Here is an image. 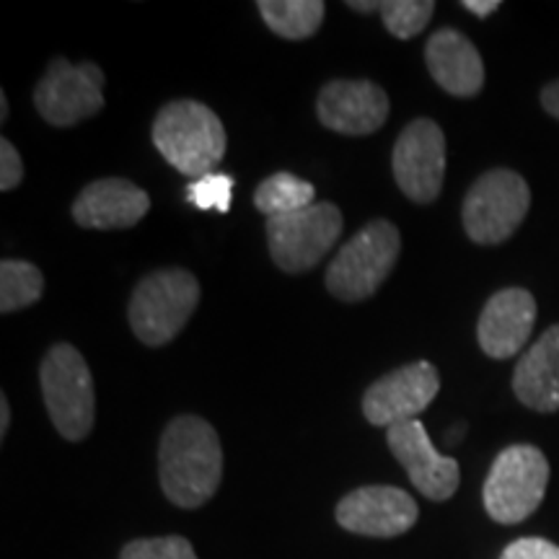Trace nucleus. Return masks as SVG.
<instances>
[{"label": "nucleus", "instance_id": "nucleus-26", "mask_svg": "<svg viewBox=\"0 0 559 559\" xmlns=\"http://www.w3.org/2000/svg\"><path fill=\"white\" fill-rule=\"evenodd\" d=\"M21 179H24V164H21L16 145L9 138H3L0 140V190H16Z\"/></svg>", "mask_w": 559, "mask_h": 559}, {"label": "nucleus", "instance_id": "nucleus-6", "mask_svg": "<svg viewBox=\"0 0 559 559\" xmlns=\"http://www.w3.org/2000/svg\"><path fill=\"white\" fill-rule=\"evenodd\" d=\"M549 487V461L536 445H508L498 453L487 474L481 500L492 521L513 523L526 521L542 506Z\"/></svg>", "mask_w": 559, "mask_h": 559}, {"label": "nucleus", "instance_id": "nucleus-9", "mask_svg": "<svg viewBox=\"0 0 559 559\" xmlns=\"http://www.w3.org/2000/svg\"><path fill=\"white\" fill-rule=\"evenodd\" d=\"M34 107L52 128H73L104 107V73L94 62L52 60L34 88Z\"/></svg>", "mask_w": 559, "mask_h": 559}, {"label": "nucleus", "instance_id": "nucleus-20", "mask_svg": "<svg viewBox=\"0 0 559 559\" xmlns=\"http://www.w3.org/2000/svg\"><path fill=\"white\" fill-rule=\"evenodd\" d=\"M313 202H317V190H313L311 181L288 171L272 174L254 192V205L267 218L298 213V210L311 207Z\"/></svg>", "mask_w": 559, "mask_h": 559}, {"label": "nucleus", "instance_id": "nucleus-15", "mask_svg": "<svg viewBox=\"0 0 559 559\" xmlns=\"http://www.w3.org/2000/svg\"><path fill=\"white\" fill-rule=\"evenodd\" d=\"M536 321V300L523 288H506L495 293L481 309L477 337L485 355L495 360H508L521 353Z\"/></svg>", "mask_w": 559, "mask_h": 559}, {"label": "nucleus", "instance_id": "nucleus-23", "mask_svg": "<svg viewBox=\"0 0 559 559\" xmlns=\"http://www.w3.org/2000/svg\"><path fill=\"white\" fill-rule=\"evenodd\" d=\"M234 177L230 174H205V177L192 179L187 185V202L198 210H218V213H228L230 200H234Z\"/></svg>", "mask_w": 559, "mask_h": 559}, {"label": "nucleus", "instance_id": "nucleus-3", "mask_svg": "<svg viewBox=\"0 0 559 559\" xmlns=\"http://www.w3.org/2000/svg\"><path fill=\"white\" fill-rule=\"evenodd\" d=\"M200 304V283L190 270L171 267L145 275L130 300V326L148 347H164L185 330Z\"/></svg>", "mask_w": 559, "mask_h": 559}, {"label": "nucleus", "instance_id": "nucleus-13", "mask_svg": "<svg viewBox=\"0 0 559 559\" xmlns=\"http://www.w3.org/2000/svg\"><path fill=\"white\" fill-rule=\"evenodd\" d=\"M386 443L391 453H394V459L409 474L412 485L425 498L443 502L456 495L461 481L459 461L451 456H440L419 419L391 425L386 430Z\"/></svg>", "mask_w": 559, "mask_h": 559}, {"label": "nucleus", "instance_id": "nucleus-14", "mask_svg": "<svg viewBox=\"0 0 559 559\" xmlns=\"http://www.w3.org/2000/svg\"><path fill=\"white\" fill-rule=\"evenodd\" d=\"M317 115L340 135H373L389 117V94L373 81H332L321 88Z\"/></svg>", "mask_w": 559, "mask_h": 559}, {"label": "nucleus", "instance_id": "nucleus-8", "mask_svg": "<svg viewBox=\"0 0 559 559\" xmlns=\"http://www.w3.org/2000/svg\"><path fill=\"white\" fill-rule=\"evenodd\" d=\"M340 207L334 202H313L290 215L267 218V243L272 262L283 272H306L324 260L342 236Z\"/></svg>", "mask_w": 559, "mask_h": 559}, {"label": "nucleus", "instance_id": "nucleus-5", "mask_svg": "<svg viewBox=\"0 0 559 559\" xmlns=\"http://www.w3.org/2000/svg\"><path fill=\"white\" fill-rule=\"evenodd\" d=\"M400 251V228L389 221H370L326 267V290L345 304L370 298L394 270Z\"/></svg>", "mask_w": 559, "mask_h": 559}, {"label": "nucleus", "instance_id": "nucleus-16", "mask_svg": "<svg viewBox=\"0 0 559 559\" xmlns=\"http://www.w3.org/2000/svg\"><path fill=\"white\" fill-rule=\"evenodd\" d=\"M151 210L148 192L140 190L130 179L109 177L91 181L73 202V221L83 228L115 230L132 228Z\"/></svg>", "mask_w": 559, "mask_h": 559}, {"label": "nucleus", "instance_id": "nucleus-19", "mask_svg": "<svg viewBox=\"0 0 559 559\" xmlns=\"http://www.w3.org/2000/svg\"><path fill=\"white\" fill-rule=\"evenodd\" d=\"M267 26L283 39H309L319 32L326 5L321 0H260Z\"/></svg>", "mask_w": 559, "mask_h": 559}, {"label": "nucleus", "instance_id": "nucleus-30", "mask_svg": "<svg viewBox=\"0 0 559 559\" xmlns=\"http://www.w3.org/2000/svg\"><path fill=\"white\" fill-rule=\"evenodd\" d=\"M0 120H9V96L0 94Z\"/></svg>", "mask_w": 559, "mask_h": 559}, {"label": "nucleus", "instance_id": "nucleus-17", "mask_svg": "<svg viewBox=\"0 0 559 559\" xmlns=\"http://www.w3.org/2000/svg\"><path fill=\"white\" fill-rule=\"evenodd\" d=\"M430 75L445 94L469 99L485 86V62L469 37L456 29H440L425 45Z\"/></svg>", "mask_w": 559, "mask_h": 559}, {"label": "nucleus", "instance_id": "nucleus-21", "mask_svg": "<svg viewBox=\"0 0 559 559\" xmlns=\"http://www.w3.org/2000/svg\"><path fill=\"white\" fill-rule=\"evenodd\" d=\"M45 290V275L37 264L3 260L0 264V311L13 313L37 304Z\"/></svg>", "mask_w": 559, "mask_h": 559}, {"label": "nucleus", "instance_id": "nucleus-7", "mask_svg": "<svg viewBox=\"0 0 559 559\" xmlns=\"http://www.w3.org/2000/svg\"><path fill=\"white\" fill-rule=\"evenodd\" d=\"M531 207V190L521 174L510 169L487 171L464 198V230L474 243L492 247L519 230Z\"/></svg>", "mask_w": 559, "mask_h": 559}, {"label": "nucleus", "instance_id": "nucleus-1", "mask_svg": "<svg viewBox=\"0 0 559 559\" xmlns=\"http://www.w3.org/2000/svg\"><path fill=\"white\" fill-rule=\"evenodd\" d=\"M160 489L177 508L194 510L218 492L223 449L207 419L181 415L166 425L158 445Z\"/></svg>", "mask_w": 559, "mask_h": 559}, {"label": "nucleus", "instance_id": "nucleus-25", "mask_svg": "<svg viewBox=\"0 0 559 559\" xmlns=\"http://www.w3.org/2000/svg\"><path fill=\"white\" fill-rule=\"evenodd\" d=\"M500 559H559V547L539 536H526V539L508 544Z\"/></svg>", "mask_w": 559, "mask_h": 559}, {"label": "nucleus", "instance_id": "nucleus-2", "mask_svg": "<svg viewBox=\"0 0 559 559\" xmlns=\"http://www.w3.org/2000/svg\"><path fill=\"white\" fill-rule=\"evenodd\" d=\"M153 145L185 177H205L226 156V128L202 102L166 104L153 122Z\"/></svg>", "mask_w": 559, "mask_h": 559}, {"label": "nucleus", "instance_id": "nucleus-27", "mask_svg": "<svg viewBox=\"0 0 559 559\" xmlns=\"http://www.w3.org/2000/svg\"><path fill=\"white\" fill-rule=\"evenodd\" d=\"M464 9L472 11L474 16L487 19L500 9V0H464Z\"/></svg>", "mask_w": 559, "mask_h": 559}, {"label": "nucleus", "instance_id": "nucleus-28", "mask_svg": "<svg viewBox=\"0 0 559 559\" xmlns=\"http://www.w3.org/2000/svg\"><path fill=\"white\" fill-rule=\"evenodd\" d=\"M542 104H544V109L555 117V120H559V81L549 83V86L542 91Z\"/></svg>", "mask_w": 559, "mask_h": 559}, {"label": "nucleus", "instance_id": "nucleus-18", "mask_svg": "<svg viewBox=\"0 0 559 559\" xmlns=\"http://www.w3.org/2000/svg\"><path fill=\"white\" fill-rule=\"evenodd\" d=\"M513 391L528 409H559V324L549 326L515 366Z\"/></svg>", "mask_w": 559, "mask_h": 559}, {"label": "nucleus", "instance_id": "nucleus-10", "mask_svg": "<svg viewBox=\"0 0 559 559\" xmlns=\"http://www.w3.org/2000/svg\"><path fill=\"white\" fill-rule=\"evenodd\" d=\"M394 179L404 198L419 205L436 202L445 179V135L432 120H415L396 138Z\"/></svg>", "mask_w": 559, "mask_h": 559}, {"label": "nucleus", "instance_id": "nucleus-29", "mask_svg": "<svg viewBox=\"0 0 559 559\" xmlns=\"http://www.w3.org/2000/svg\"><path fill=\"white\" fill-rule=\"evenodd\" d=\"M11 428V404L9 396H0V438H5V432Z\"/></svg>", "mask_w": 559, "mask_h": 559}, {"label": "nucleus", "instance_id": "nucleus-12", "mask_svg": "<svg viewBox=\"0 0 559 559\" xmlns=\"http://www.w3.org/2000/svg\"><path fill=\"white\" fill-rule=\"evenodd\" d=\"M419 519V508L409 492L389 485L358 487L337 506V523L349 534L370 539H394L407 534Z\"/></svg>", "mask_w": 559, "mask_h": 559}, {"label": "nucleus", "instance_id": "nucleus-22", "mask_svg": "<svg viewBox=\"0 0 559 559\" xmlns=\"http://www.w3.org/2000/svg\"><path fill=\"white\" fill-rule=\"evenodd\" d=\"M436 3L432 0H383L381 19L396 39H412L430 24Z\"/></svg>", "mask_w": 559, "mask_h": 559}, {"label": "nucleus", "instance_id": "nucleus-11", "mask_svg": "<svg viewBox=\"0 0 559 559\" xmlns=\"http://www.w3.org/2000/svg\"><path fill=\"white\" fill-rule=\"evenodd\" d=\"M440 391V376L432 362L417 360L409 366L391 370L366 391L362 396V415L376 428L417 419L430 407Z\"/></svg>", "mask_w": 559, "mask_h": 559}, {"label": "nucleus", "instance_id": "nucleus-4", "mask_svg": "<svg viewBox=\"0 0 559 559\" xmlns=\"http://www.w3.org/2000/svg\"><path fill=\"white\" fill-rule=\"evenodd\" d=\"M39 383L47 415L60 436L66 440L86 438L96 417L94 376L86 358L68 342H58L41 360Z\"/></svg>", "mask_w": 559, "mask_h": 559}, {"label": "nucleus", "instance_id": "nucleus-24", "mask_svg": "<svg viewBox=\"0 0 559 559\" xmlns=\"http://www.w3.org/2000/svg\"><path fill=\"white\" fill-rule=\"evenodd\" d=\"M120 559H198V551L185 536H156L124 544Z\"/></svg>", "mask_w": 559, "mask_h": 559}]
</instances>
